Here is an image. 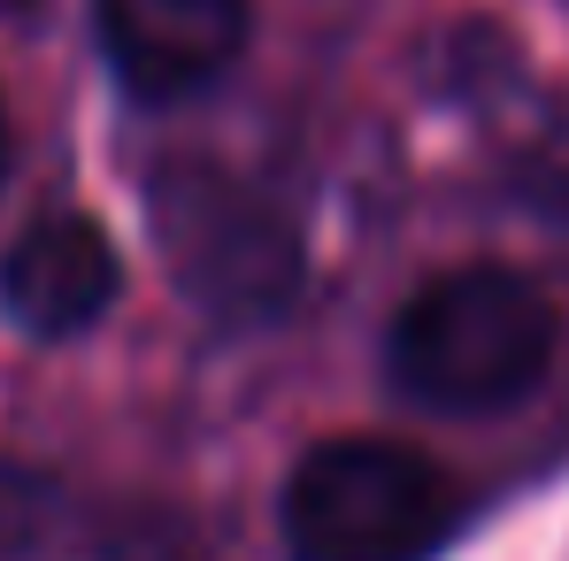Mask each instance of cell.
Returning <instances> with one entry per match:
<instances>
[{"label": "cell", "mask_w": 569, "mask_h": 561, "mask_svg": "<svg viewBox=\"0 0 569 561\" xmlns=\"http://www.w3.org/2000/svg\"><path fill=\"white\" fill-rule=\"evenodd\" d=\"M254 0H93L108 70L147 100L200 93L247 47Z\"/></svg>", "instance_id": "cell-4"}, {"label": "cell", "mask_w": 569, "mask_h": 561, "mask_svg": "<svg viewBox=\"0 0 569 561\" xmlns=\"http://www.w3.org/2000/svg\"><path fill=\"white\" fill-rule=\"evenodd\" d=\"M123 292V254L93 216H39L0 254V315L23 339H78Z\"/></svg>", "instance_id": "cell-5"}, {"label": "cell", "mask_w": 569, "mask_h": 561, "mask_svg": "<svg viewBox=\"0 0 569 561\" xmlns=\"http://www.w3.org/2000/svg\"><path fill=\"white\" fill-rule=\"evenodd\" d=\"M62 523H70V500L47 469L0 462V561H47Z\"/></svg>", "instance_id": "cell-7"}, {"label": "cell", "mask_w": 569, "mask_h": 561, "mask_svg": "<svg viewBox=\"0 0 569 561\" xmlns=\"http://www.w3.org/2000/svg\"><path fill=\"white\" fill-rule=\"evenodd\" d=\"M47 561H216V547L186 508L116 500V508H70Z\"/></svg>", "instance_id": "cell-6"}, {"label": "cell", "mask_w": 569, "mask_h": 561, "mask_svg": "<svg viewBox=\"0 0 569 561\" xmlns=\"http://www.w3.org/2000/svg\"><path fill=\"white\" fill-rule=\"evenodd\" d=\"M0 186H8V116H0Z\"/></svg>", "instance_id": "cell-8"}, {"label": "cell", "mask_w": 569, "mask_h": 561, "mask_svg": "<svg viewBox=\"0 0 569 561\" xmlns=\"http://www.w3.org/2000/svg\"><path fill=\"white\" fill-rule=\"evenodd\" d=\"M562 8H569V0H562Z\"/></svg>", "instance_id": "cell-9"}, {"label": "cell", "mask_w": 569, "mask_h": 561, "mask_svg": "<svg viewBox=\"0 0 569 561\" xmlns=\"http://www.w3.org/2000/svg\"><path fill=\"white\" fill-rule=\"evenodd\" d=\"M555 300L508 262L431 278L385 331V377L431 415H500L555 370Z\"/></svg>", "instance_id": "cell-1"}, {"label": "cell", "mask_w": 569, "mask_h": 561, "mask_svg": "<svg viewBox=\"0 0 569 561\" xmlns=\"http://www.w3.org/2000/svg\"><path fill=\"white\" fill-rule=\"evenodd\" d=\"M154 216V254L170 284L216 323H270L300 292V239L254 186L208 170V162H170L147 186Z\"/></svg>", "instance_id": "cell-3"}, {"label": "cell", "mask_w": 569, "mask_h": 561, "mask_svg": "<svg viewBox=\"0 0 569 561\" xmlns=\"http://www.w3.org/2000/svg\"><path fill=\"white\" fill-rule=\"evenodd\" d=\"M455 523V477L400 439H323L278 492L284 561H439Z\"/></svg>", "instance_id": "cell-2"}]
</instances>
